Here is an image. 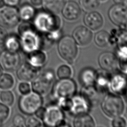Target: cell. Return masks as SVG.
Instances as JSON below:
<instances>
[{"label":"cell","instance_id":"cell-24","mask_svg":"<svg viewBox=\"0 0 127 127\" xmlns=\"http://www.w3.org/2000/svg\"><path fill=\"white\" fill-rule=\"evenodd\" d=\"M116 56L118 60L119 68L124 74H127V46H117Z\"/></svg>","mask_w":127,"mask_h":127},{"label":"cell","instance_id":"cell-3","mask_svg":"<svg viewBox=\"0 0 127 127\" xmlns=\"http://www.w3.org/2000/svg\"><path fill=\"white\" fill-rule=\"evenodd\" d=\"M55 78L54 72L51 69H46L38 74L32 80L33 91L40 95L47 94L53 87Z\"/></svg>","mask_w":127,"mask_h":127},{"label":"cell","instance_id":"cell-42","mask_svg":"<svg viewBox=\"0 0 127 127\" xmlns=\"http://www.w3.org/2000/svg\"><path fill=\"white\" fill-rule=\"evenodd\" d=\"M31 4L33 6H40L42 5L43 0H30Z\"/></svg>","mask_w":127,"mask_h":127},{"label":"cell","instance_id":"cell-48","mask_svg":"<svg viewBox=\"0 0 127 127\" xmlns=\"http://www.w3.org/2000/svg\"><path fill=\"white\" fill-rule=\"evenodd\" d=\"M99 1H106V0H99Z\"/></svg>","mask_w":127,"mask_h":127},{"label":"cell","instance_id":"cell-15","mask_svg":"<svg viewBox=\"0 0 127 127\" xmlns=\"http://www.w3.org/2000/svg\"><path fill=\"white\" fill-rule=\"evenodd\" d=\"M127 88V77L121 73H115L111 76L110 90L117 95L125 93Z\"/></svg>","mask_w":127,"mask_h":127},{"label":"cell","instance_id":"cell-33","mask_svg":"<svg viewBox=\"0 0 127 127\" xmlns=\"http://www.w3.org/2000/svg\"><path fill=\"white\" fill-rule=\"evenodd\" d=\"M0 98L3 104L7 106L11 105L13 103L14 100L13 94L8 90L2 91L0 94Z\"/></svg>","mask_w":127,"mask_h":127},{"label":"cell","instance_id":"cell-31","mask_svg":"<svg viewBox=\"0 0 127 127\" xmlns=\"http://www.w3.org/2000/svg\"><path fill=\"white\" fill-rule=\"evenodd\" d=\"M62 37V32L60 28L45 34L44 40L46 43H49L50 45L59 41Z\"/></svg>","mask_w":127,"mask_h":127},{"label":"cell","instance_id":"cell-25","mask_svg":"<svg viewBox=\"0 0 127 127\" xmlns=\"http://www.w3.org/2000/svg\"><path fill=\"white\" fill-rule=\"evenodd\" d=\"M6 50L17 52L21 48L19 37L15 34L6 35L3 44Z\"/></svg>","mask_w":127,"mask_h":127},{"label":"cell","instance_id":"cell-18","mask_svg":"<svg viewBox=\"0 0 127 127\" xmlns=\"http://www.w3.org/2000/svg\"><path fill=\"white\" fill-rule=\"evenodd\" d=\"M83 21L88 28L93 30H98L103 24L102 15L94 10L87 12L84 16Z\"/></svg>","mask_w":127,"mask_h":127},{"label":"cell","instance_id":"cell-11","mask_svg":"<svg viewBox=\"0 0 127 127\" xmlns=\"http://www.w3.org/2000/svg\"><path fill=\"white\" fill-rule=\"evenodd\" d=\"M20 57L17 52L4 50L0 54V66L5 71H13L20 65Z\"/></svg>","mask_w":127,"mask_h":127},{"label":"cell","instance_id":"cell-29","mask_svg":"<svg viewBox=\"0 0 127 127\" xmlns=\"http://www.w3.org/2000/svg\"><path fill=\"white\" fill-rule=\"evenodd\" d=\"M15 83L13 77L8 73H3L0 75V88L7 90L11 88Z\"/></svg>","mask_w":127,"mask_h":127},{"label":"cell","instance_id":"cell-32","mask_svg":"<svg viewBox=\"0 0 127 127\" xmlns=\"http://www.w3.org/2000/svg\"><path fill=\"white\" fill-rule=\"evenodd\" d=\"M57 73L60 79L70 78L72 74V70L68 65L63 64L58 68Z\"/></svg>","mask_w":127,"mask_h":127},{"label":"cell","instance_id":"cell-6","mask_svg":"<svg viewBox=\"0 0 127 127\" xmlns=\"http://www.w3.org/2000/svg\"><path fill=\"white\" fill-rule=\"evenodd\" d=\"M41 119L47 127H63L65 124L63 110L57 105L51 104L44 108Z\"/></svg>","mask_w":127,"mask_h":127},{"label":"cell","instance_id":"cell-13","mask_svg":"<svg viewBox=\"0 0 127 127\" xmlns=\"http://www.w3.org/2000/svg\"><path fill=\"white\" fill-rule=\"evenodd\" d=\"M98 64L103 70L107 72L115 71L119 68L116 55L110 52L102 53L98 57Z\"/></svg>","mask_w":127,"mask_h":127},{"label":"cell","instance_id":"cell-20","mask_svg":"<svg viewBox=\"0 0 127 127\" xmlns=\"http://www.w3.org/2000/svg\"><path fill=\"white\" fill-rule=\"evenodd\" d=\"M97 72V77L94 83V87L101 94L106 93L110 90V81L111 76L107 71Z\"/></svg>","mask_w":127,"mask_h":127},{"label":"cell","instance_id":"cell-8","mask_svg":"<svg viewBox=\"0 0 127 127\" xmlns=\"http://www.w3.org/2000/svg\"><path fill=\"white\" fill-rule=\"evenodd\" d=\"M58 49L60 56L70 64L74 61L78 53L77 44L70 36L62 37L59 40Z\"/></svg>","mask_w":127,"mask_h":127},{"label":"cell","instance_id":"cell-45","mask_svg":"<svg viewBox=\"0 0 127 127\" xmlns=\"http://www.w3.org/2000/svg\"><path fill=\"white\" fill-rule=\"evenodd\" d=\"M122 3L125 6H126L127 8V0H124Z\"/></svg>","mask_w":127,"mask_h":127},{"label":"cell","instance_id":"cell-7","mask_svg":"<svg viewBox=\"0 0 127 127\" xmlns=\"http://www.w3.org/2000/svg\"><path fill=\"white\" fill-rule=\"evenodd\" d=\"M76 91L75 81L70 78L60 79L52 87V96L56 100L59 98H69Z\"/></svg>","mask_w":127,"mask_h":127},{"label":"cell","instance_id":"cell-2","mask_svg":"<svg viewBox=\"0 0 127 127\" xmlns=\"http://www.w3.org/2000/svg\"><path fill=\"white\" fill-rule=\"evenodd\" d=\"M60 25L61 20L57 15L44 9L36 12L33 17V27L38 32L44 34L60 29Z\"/></svg>","mask_w":127,"mask_h":127},{"label":"cell","instance_id":"cell-27","mask_svg":"<svg viewBox=\"0 0 127 127\" xmlns=\"http://www.w3.org/2000/svg\"><path fill=\"white\" fill-rule=\"evenodd\" d=\"M73 124L75 127H93L95 126L93 118L88 113L75 116Z\"/></svg>","mask_w":127,"mask_h":127},{"label":"cell","instance_id":"cell-17","mask_svg":"<svg viewBox=\"0 0 127 127\" xmlns=\"http://www.w3.org/2000/svg\"><path fill=\"white\" fill-rule=\"evenodd\" d=\"M16 75L18 79L23 81H31L38 74L39 69L31 66L28 63L20 65L17 68Z\"/></svg>","mask_w":127,"mask_h":127},{"label":"cell","instance_id":"cell-39","mask_svg":"<svg viewBox=\"0 0 127 127\" xmlns=\"http://www.w3.org/2000/svg\"><path fill=\"white\" fill-rule=\"evenodd\" d=\"M31 88L30 85L26 81H23L18 85V90L22 95L31 92Z\"/></svg>","mask_w":127,"mask_h":127},{"label":"cell","instance_id":"cell-23","mask_svg":"<svg viewBox=\"0 0 127 127\" xmlns=\"http://www.w3.org/2000/svg\"><path fill=\"white\" fill-rule=\"evenodd\" d=\"M64 3V0H43L42 5L45 10L57 15L61 11Z\"/></svg>","mask_w":127,"mask_h":127},{"label":"cell","instance_id":"cell-34","mask_svg":"<svg viewBox=\"0 0 127 127\" xmlns=\"http://www.w3.org/2000/svg\"><path fill=\"white\" fill-rule=\"evenodd\" d=\"M41 125L42 123L40 119L36 116L29 115L25 121V126L28 127H39Z\"/></svg>","mask_w":127,"mask_h":127},{"label":"cell","instance_id":"cell-1","mask_svg":"<svg viewBox=\"0 0 127 127\" xmlns=\"http://www.w3.org/2000/svg\"><path fill=\"white\" fill-rule=\"evenodd\" d=\"M21 48L24 52L29 54L40 49L42 46V38L33 25L24 21L18 28Z\"/></svg>","mask_w":127,"mask_h":127},{"label":"cell","instance_id":"cell-43","mask_svg":"<svg viewBox=\"0 0 127 127\" xmlns=\"http://www.w3.org/2000/svg\"><path fill=\"white\" fill-rule=\"evenodd\" d=\"M114 1L117 3V4H120V3H122L124 0H113Z\"/></svg>","mask_w":127,"mask_h":127},{"label":"cell","instance_id":"cell-5","mask_svg":"<svg viewBox=\"0 0 127 127\" xmlns=\"http://www.w3.org/2000/svg\"><path fill=\"white\" fill-rule=\"evenodd\" d=\"M42 104L41 95L33 91L22 95L19 99L18 106L23 113L31 115L35 114L42 107Z\"/></svg>","mask_w":127,"mask_h":127},{"label":"cell","instance_id":"cell-35","mask_svg":"<svg viewBox=\"0 0 127 127\" xmlns=\"http://www.w3.org/2000/svg\"><path fill=\"white\" fill-rule=\"evenodd\" d=\"M116 44L117 46L124 45L127 46V30L120 29L118 31Z\"/></svg>","mask_w":127,"mask_h":127},{"label":"cell","instance_id":"cell-47","mask_svg":"<svg viewBox=\"0 0 127 127\" xmlns=\"http://www.w3.org/2000/svg\"><path fill=\"white\" fill-rule=\"evenodd\" d=\"M1 74V68L0 66V75Z\"/></svg>","mask_w":127,"mask_h":127},{"label":"cell","instance_id":"cell-16","mask_svg":"<svg viewBox=\"0 0 127 127\" xmlns=\"http://www.w3.org/2000/svg\"><path fill=\"white\" fill-rule=\"evenodd\" d=\"M61 11L64 18L69 21L77 19L81 13L80 6L74 1H68L64 3Z\"/></svg>","mask_w":127,"mask_h":127},{"label":"cell","instance_id":"cell-28","mask_svg":"<svg viewBox=\"0 0 127 127\" xmlns=\"http://www.w3.org/2000/svg\"><path fill=\"white\" fill-rule=\"evenodd\" d=\"M110 34L105 30H101L97 32L94 37V41L99 47H104L110 43Z\"/></svg>","mask_w":127,"mask_h":127},{"label":"cell","instance_id":"cell-22","mask_svg":"<svg viewBox=\"0 0 127 127\" xmlns=\"http://www.w3.org/2000/svg\"><path fill=\"white\" fill-rule=\"evenodd\" d=\"M80 94L84 96L88 101L91 106L96 105L100 100L101 93L95 88L94 86H83Z\"/></svg>","mask_w":127,"mask_h":127},{"label":"cell","instance_id":"cell-44","mask_svg":"<svg viewBox=\"0 0 127 127\" xmlns=\"http://www.w3.org/2000/svg\"><path fill=\"white\" fill-rule=\"evenodd\" d=\"M5 4H4V3L3 1V0H0V8L2 7L3 6H4Z\"/></svg>","mask_w":127,"mask_h":127},{"label":"cell","instance_id":"cell-14","mask_svg":"<svg viewBox=\"0 0 127 127\" xmlns=\"http://www.w3.org/2000/svg\"><path fill=\"white\" fill-rule=\"evenodd\" d=\"M72 37L77 44L80 46H86L91 43L93 34L89 28L83 26H79L73 30Z\"/></svg>","mask_w":127,"mask_h":127},{"label":"cell","instance_id":"cell-40","mask_svg":"<svg viewBox=\"0 0 127 127\" xmlns=\"http://www.w3.org/2000/svg\"><path fill=\"white\" fill-rule=\"evenodd\" d=\"M21 0H3L4 4L8 6L15 7L19 5Z\"/></svg>","mask_w":127,"mask_h":127},{"label":"cell","instance_id":"cell-19","mask_svg":"<svg viewBox=\"0 0 127 127\" xmlns=\"http://www.w3.org/2000/svg\"><path fill=\"white\" fill-rule=\"evenodd\" d=\"M28 54L27 63L36 68L39 69L43 67L47 62L46 53L40 49Z\"/></svg>","mask_w":127,"mask_h":127},{"label":"cell","instance_id":"cell-41","mask_svg":"<svg viewBox=\"0 0 127 127\" xmlns=\"http://www.w3.org/2000/svg\"><path fill=\"white\" fill-rule=\"evenodd\" d=\"M6 36V34L5 31L2 29L0 28V46L3 44Z\"/></svg>","mask_w":127,"mask_h":127},{"label":"cell","instance_id":"cell-37","mask_svg":"<svg viewBox=\"0 0 127 127\" xmlns=\"http://www.w3.org/2000/svg\"><path fill=\"white\" fill-rule=\"evenodd\" d=\"M112 124L114 127H125L127 125L126 120L121 116L114 118Z\"/></svg>","mask_w":127,"mask_h":127},{"label":"cell","instance_id":"cell-9","mask_svg":"<svg viewBox=\"0 0 127 127\" xmlns=\"http://www.w3.org/2000/svg\"><path fill=\"white\" fill-rule=\"evenodd\" d=\"M19 20L18 9L15 7L4 5L0 8V26L11 28L16 26Z\"/></svg>","mask_w":127,"mask_h":127},{"label":"cell","instance_id":"cell-21","mask_svg":"<svg viewBox=\"0 0 127 127\" xmlns=\"http://www.w3.org/2000/svg\"><path fill=\"white\" fill-rule=\"evenodd\" d=\"M97 72L90 67L85 68L79 74V79L83 86H94Z\"/></svg>","mask_w":127,"mask_h":127},{"label":"cell","instance_id":"cell-10","mask_svg":"<svg viewBox=\"0 0 127 127\" xmlns=\"http://www.w3.org/2000/svg\"><path fill=\"white\" fill-rule=\"evenodd\" d=\"M108 16L111 21L121 29L127 26V8L123 4L112 5L109 9Z\"/></svg>","mask_w":127,"mask_h":127},{"label":"cell","instance_id":"cell-26","mask_svg":"<svg viewBox=\"0 0 127 127\" xmlns=\"http://www.w3.org/2000/svg\"><path fill=\"white\" fill-rule=\"evenodd\" d=\"M18 11L20 19L24 21H28L33 19L36 12L33 5L27 3L22 4Z\"/></svg>","mask_w":127,"mask_h":127},{"label":"cell","instance_id":"cell-36","mask_svg":"<svg viewBox=\"0 0 127 127\" xmlns=\"http://www.w3.org/2000/svg\"><path fill=\"white\" fill-rule=\"evenodd\" d=\"M10 109L7 105L0 103V126L8 118Z\"/></svg>","mask_w":127,"mask_h":127},{"label":"cell","instance_id":"cell-30","mask_svg":"<svg viewBox=\"0 0 127 127\" xmlns=\"http://www.w3.org/2000/svg\"><path fill=\"white\" fill-rule=\"evenodd\" d=\"M80 7L86 12L94 11L99 6V0H79Z\"/></svg>","mask_w":127,"mask_h":127},{"label":"cell","instance_id":"cell-46","mask_svg":"<svg viewBox=\"0 0 127 127\" xmlns=\"http://www.w3.org/2000/svg\"><path fill=\"white\" fill-rule=\"evenodd\" d=\"M125 93L126 94V97H127V89H126V90Z\"/></svg>","mask_w":127,"mask_h":127},{"label":"cell","instance_id":"cell-12","mask_svg":"<svg viewBox=\"0 0 127 127\" xmlns=\"http://www.w3.org/2000/svg\"><path fill=\"white\" fill-rule=\"evenodd\" d=\"M91 105L81 94L74 95L70 98L69 112L75 116L88 113Z\"/></svg>","mask_w":127,"mask_h":127},{"label":"cell","instance_id":"cell-4","mask_svg":"<svg viewBox=\"0 0 127 127\" xmlns=\"http://www.w3.org/2000/svg\"><path fill=\"white\" fill-rule=\"evenodd\" d=\"M101 108L107 116L115 118L121 116L123 113L124 103L119 95L109 93L104 98L101 103Z\"/></svg>","mask_w":127,"mask_h":127},{"label":"cell","instance_id":"cell-38","mask_svg":"<svg viewBox=\"0 0 127 127\" xmlns=\"http://www.w3.org/2000/svg\"><path fill=\"white\" fill-rule=\"evenodd\" d=\"M25 119L21 115L17 114L15 115L12 120V124L14 127H22L25 126Z\"/></svg>","mask_w":127,"mask_h":127}]
</instances>
